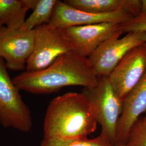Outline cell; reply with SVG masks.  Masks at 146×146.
Masks as SVG:
<instances>
[{"mask_svg":"<svg viewBox=\"0 0 146 146\" xmlns=\"http://www.w3.org/2000/svg\"><path fill=\"white\" fill-rule=\"evenodd\" d=\"M98 79L88 58L72 51L59 57L47 68L22 72L13 78V81L19 90L49 94L68 86L93 87L98 84Z\"/></svg>","mask_w":146,"mask_h":146,"instance_id":"obj_1","label":"cell"},{"mask_svg":"<svg viewBox=\"0 0 146 146\" xmlns=\"http://www.w3.org/2000/svg\"><path fill=\"white\" fill-rule=\"evenodd\" d=\"M93 105L82 93L68 92L52 99L43 121V138L71 140L88 137L97 129Z\"/></svg>","mask_w":146,"mask_h":146,"instance_id":"obj_2","label":"cell"},{"mask_svg":"<svg viewBox=\"0 0 146 146\" xmlns=\"http://www.w3.org/2000/svg\"><path fill=\"white\" fill-rule=\"evenodd\" d=\"M82 92L94 107L98 123L101 126L100 135L115 145L123 102L111 86L108 77L99 78L98 84L93 87L83 88Z\"/></svg>","mask_w":146,"mask_h":146,"instance_id":"obj_3","label":"cell"},{"mask_svg":"<svg viewBox=\"0 0 146 146\" xmlns=\"http://www.w3.org/2000/svg\"><path fill=\"white\" fill-rule=\"evenodd\" d=\"M7 69L5 61L0 58V124L5 128L28 133L33 127L31 111Z\"/></svg>","mask_w":146,"mask_h":146,"instance_id":"obj_4","label":"cell"},{"mask_svg":"<svg viewBox=\"0 0 146 146\" xmlns=\"http://www.w3.org/2000/svg\"><path fill=\"white\" fill-rule=\"evenodd\" d=\"M122 34V30L116 33L89 57L90 64L98 78L108 77L127 52L146 43V32H130L120 38Z\"/></svg>","mask_w":146,"mask_h":146,"instance_id":"obj_5","label":"cell"},{"mask_svg":"<svg viewBox=\"0 0 146 146\" xmlns=\"http://www.w3.org/2000/svg\"><path fill=\"white\" fill-rule=\"evenodd\" d=\"M35 46L27 62L26 71L37 72L47 68L63 55L73 51L63 29L44 24L34 29Z\"/></svg>","mask_w":146,"mask_h":146,"instance_id":"obj_6","label":"cell"},{"mask_svg":"<svg viewBox=\"0 0 146 146\" xmlns=\"http://www.w3.org/2000/svg\"><path fill=\"white\" fill-rule=\"evenodd\" d=\"M146 72V43L134 47L110 74V82L123 102Z\"/></svg>","mask_w":146,"mask_h":146,"instance_id":"obj_7","label":"cell"},{"mask_svg":"<svg viewBox=\"0 0 146 146\" xmlns=\"http://www.w3.org/2000/svg\"><path fill=\"white\" fill-rule=\"evenodd\" d=\"M34 30L11 29L6 27L0 31V58L8 69L24 70L35 46Z\"/></svg>","mask_w":146,"mask_h":146,"instance_id":"obj_8","label":"cell"},{"mask_svg":"<svg viewBox=\"0 0 146 146\" xmlns=\"http://www.w3.org/2000/svg\"><path fill=\"white\" fill-rule=\"evenodd\" d=\"M133 17L134 16L131 14L123 11L107 14L82 11L68 5L64 1L58 0L48 25L56 28L64 29L72 27L101 23L122 24Z\"/></svg>","mask_w":146,"mask_h":146,"instance_id":"obj_9","label":"cell"},{"mask_svg":"<svg viewBox=\"0 0 146 146\" xmlns=\"http://www.w3.org/2000/svg\"><path fill=\"white\" fill-rule=\"evenodd\" d=\"M73 52L88 58L104 42L121 29V24L101 23L63 29Z\"/></svg>","mask_w":146,"mask_h":146,"instance_id":"obj_10","label":"cell"},{"mask_svg":"<svg viewBox=\"0 0 146 146\" xmlns=\"http://www.w3.org/2000/svg\"><path fill=\"white\" fill-rule=\"evenodd\" d=\"M146 111V72L123 101L118 122L116 144L125 143L132 126Z\"/></svg>","mask_w":146,"mask_h":146,"instance_id":"obj_11","label":"cell"},{"mask_svg":"<svg viewBox=\"0 0 146 146\" xmlns=\"http://www.w3.org/2000/svg\"><path fill=\"white\" fill-rule=\"evenodd\" d=\"M63 1L76 9L94 13L107 14L123 11L135 17L141 12V0H65Z\"/></svg>","mask_w":146,"mask_h":146,"instance_id":"obj_12","label":"cell"},{"mask_svg":"<svg viewBox=\"0 0 146 146\" xmlns=\"http://www.w3.org/2000/svg\"><path fill=\"white\" fill-rule=\"evenodd\" d=\"M38 0H0V31L4 27L19 29L26 21L27 11L33 10Z\"/></svg>","mask_w":146,"mask_h":146,"instance_id":"obj_13","label":"cell"},{"mask_svg":"<svg viewBox=\"0 0 146 146\" xmlns=\"http://www.w3.org/2000/svg\"><path fill=\"white\" fill-rule=\"evenodd\" d=\"M58 0H38L33 11L21 29L32 31L37 27L48 24L52 18Z\"/></svg>","mask_w":146,"mask_h":146,"instance_id":"obj_14","label":"cell"},{"mask_svg":"<svg viewBox=\"0 0 146 146\" xmlns=\"http://www.w3.org/2000/svg\"><path fill=\"white\" fill-rule=\"evenodd\" d=\"M40 146H115L103 136L94 139L88 137L71 140H53L43 139Z\"/></svg>","mask_w":146,"mask_h":146,"instance_id":"obj_15","label":"cell"},{"mask_svg":"<svg viewBox=\"0 0 146 146\" xmlns=\"http://www.w3.org/2000/svg\"><path fill=\"white\" fill-rule=\"evenodd\" d=\"M127 146H146V121L139 118L134 123L127 137Z\"/></svg>","mask_w":146,"mask_h":146,"instance_id":"obj_16","label":"cell"},{"mask_svg":"<svg viewBox=\"0 0 146 146\" xmlns=\"http://www.w3.org/2000/svg\"><path fill=\"white\" fill-rule=\"evenodd\" d=\"M121 28L123 33L135 31L146 33V14H140L121 24Z\"/></svg>","mask_w":146,"mask_h":146,"instance_id":"obj_17","label":"cell"},{"mask_svg":"<svg viewBox=\"0 0 146 146\" xmlns=\"http://www.w3.org/2000/svg\"><path fill=\"white\" fill-rule=\"evenodd\" d=\"M140 14H146V0H141V9Z\"/></svg>","mask_w":146,"mask_h":146,"instance_id":"obj_18","label":"cell"},{"mask_svg":"<svg viewBox=\"0 0 146 146\" xmlns=\"http://www.w3.org/2000/svg\"><path fill=\"white\" fill-rule=\"evenodd\" d=\"M115 146H127L125 143H120V144H117L115 145Z\"/></svg>","mask_w":146,"mask_h":146,"instance_id":"obj_19","label":"cell"},{"mask_svg":"<svg viewBox=\"0 0 146 146\" xmlns=\"http://www.w3.org/2000/svg\"><path fill=\"white\" fill-rule=\"evenodd\" d=\"M142 118H143L144 120H146V111L145 113V116H144V117H143Z\"/></svg>","mask_w":146,"mask_h":146,"instance_id":"obj_20","label":"cell"}]
</instances>
